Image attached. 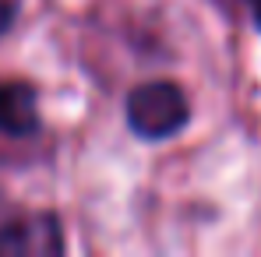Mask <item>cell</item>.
I'll return each mask as SVG.
<instances>
[{
  "label": "cell",
  "instance_id": "cell-1",
  "mask_svg": "<svg viewBox=\"0 0 261 257\" xmlns=\"http://www.w3.org/2000/svg\"><path fill=\"white\" fill-rule=\"evenodd\" d=\"M187 117H191L187 95L173 81H148L127 95V124L134 134H141L148 141L173 137L187 124Z\"/></svg>",
  "mask_w": 261,
  "mask_h": 257
},
{
  "label": "cell",
  "instance_id": "cell-2",
  "mask_svg": "<svg viewBox=\"0 0 261 257\" xmlns=\"http://www.w3.org/2000/svg\"><path fill=\"white\" fill-rule=\"evenodd\" d=\"M64 250L53 215H25L0 229V257H49Z\"/></svg>",
  "mask_w": 261,
  "mask_h": 257
},
{
  "label": "cell",
  "instance_id": "cell-3",
  "mask_svg": "<svg viewBox=\"0 0 261 257\" xmlns=\"http://www.w3.org/2000/svg\"><path fill=\"white\" fill-rule=\"evenodd\" d=\"M39 127V102L36 88L25 81H4L0 85V130L11 137L32 134Z\"/></svg>",
  "mask_w": 261,
  "mask_h": 257
},
{
  "label": "cell",
  "instance_id": "cell-4",
  "mask_svg": "<svg viewBox=\"0 0 261 257\" xmlns=\"http://www.w3.org/2000/svg\"><path fill=\"white\" fill-rule=\"evenodd\" d=\"M7 25H11V4H7V0H0V32H4Z\"/></svg>",
  "mask_w": 261,
  "mask_h": 257
},
{
  "label": "cell",
  "instance_id": "cell-5",
  "mask_svg": "<svg viewBox=\"0 0 261 257\" xmlns=\"http://www.w3.org/2000/svg\"><path fill=\"white\" fill-rule=\"evenodd\" d=\"M258 21H261V0H258Z\"/></svg>",
  "mask_w": 261,
  "mask_h": 257
},
{
  "label": "cell",
  "instance_id": "cell-6",
  "mask_svg": "<svg viewBox=\"0 0 261 257\" xmlns=\"http://www.w3.org/2000/svg\"><path fill=\"white\" fill-rule=\"evenodd\" d=\"M254 4H258V0H254Z\"/></svg>",
  "mask_w": 261,
  "mask_h": 257
}]
</instances>
